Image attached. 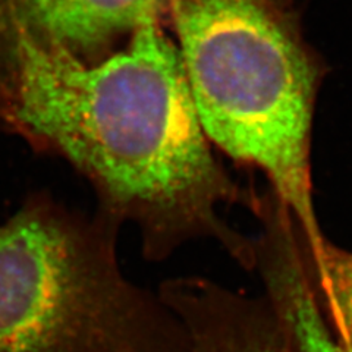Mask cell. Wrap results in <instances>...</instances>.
<instances>
[{"label":"cell","instance_id":"3957f363","mask_svg":"<svg viewBox=\"0 0 352 352\" xmlns=\"http://www.w3.org/2000/svg\"><path fill=\"white\" fill-rule=\"evenodd\" d=\"M122 229L47 190L0 225V352H192L159 292L120 266Z\"/></svg>","mask_w":352,"mask_h":352},{"label":"cell","instance_id":"6da1fadb","mask_svg":"<svg viewBox=\"0 0 352 352\" xmlns=\"http://www.w3.org/2000/svg\"><path fill=\"white\" fill-rule=\"evenodd\" d=\"M0 59V132L68 162L91 185L97 210L137 230L146 260L212 241L254 270L252 238L222 208L250 210L245 192L212 153L179 49L159 19L132 32L128 47L87 65L10 10Z\"/></svg>","mask_w":352,"mask_h":352},{"label":"cell","instance_id":"5b68a950","mask_svg":"<svg viewBox=\"0 0 352 352\" xmlns=\"http://www.w3.org/2000/svg\"><path fill=\"white\" fill-rule=\"evenodd\" d=\"M170 0H21L12 12L38 34L75 54L91 52L147 19H159Z\"/></svg>","mask_w":352,"mask_h":352},{"label":"cell","instance_id":"52a82bcc","mask_svg":"<svg viewBox=\"0 0 352 352\" xmlns=\"http://www.w3.org/2000/svg\"><path fill=\"white\" fill-rule=\"evenodd\" d=\"M302 256L318 307L339 342L352 352V252L326 239L320 256Z\"/></svg>","mask_w":352,"mask_h":352},{"label":"cell","instance_id":"277c9868","mask_svg":"<svg viewBox=\"0 0 352 352\" xmlns=\"http://www.w3.org/2000/svg\"><path fill=\"white\" fill-rule=\"evenodd\" d=\"M157 292L184 324L192 352H291L266 296L251 298L192 274L163 280Z\"/></svg>","mask_w":352,"mask_h":352},{"label":"cell","instance_id":"8992f818","mask_svg":"<svg viewBox=\"0 0 352 352\" xmlns=\"http://www.w3.org/2000/svg\"><path fill=\"white\" fill-rule=\"evenodd\" d=\"M270 304L291 352H349L329 327L305 278L279 282L270 294Z\"/></svg>","mask_w":352,"mask_h":352},{"label":"cell","instance_id":"9c48e42d","mask_svg":"<svg viewBox=\"0 0 352 352\" xmlns=\"http://www.w3.org/2000/svg\"><path fill=\"white\" fill-rule=\"evenodd\" d=\"M5 3H6V0H0V8H2Z\"/></svg>","mask_w":352,"mask_h":352},{"label":"cell","instance_id":"ba28073f","mask_svg":"<svg viewBox=\"0 0 352 352\" xmlns=\"http://www.w3.org/2000/svg\"><path fill=\"white\" fill-rule=\"evenodd\" d=\"M278 3H280L282 6H286V8H292V0H276Z\"/></svg>","mask_w":352,"mask_h":352},{"label":"cell","instance_id":"7a4b0ae2","mask_svg":"<svg viewBox=\"0 0 352 352\" xmlns=\"http://www.w3.org/2000/svg\"><path fill=\"white\" fill-rule=\"evenodd\" d=\"M181 56L210 144L260 169L288 207L304 254L320 256L311 122L326 72L298 14L276 0H173Z\"/></svg>","mask_w":352,"mask_h":352}]
</instances>
